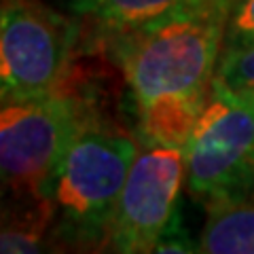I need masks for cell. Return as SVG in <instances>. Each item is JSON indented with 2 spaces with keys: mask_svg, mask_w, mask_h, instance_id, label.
<instances>
[{
  "mask_svg": "<svg viewBox=\"0 0 254 254\" xmlns=\"http://www.w3.org/2000/svg\"><path fill=\"white\" fill-rule=\"evenodd\" d=\"M227 9L197 0L98 47L125 78L140 140L185 148L225 51Z\"/></svg>",
  "mask_w": 254,
  "mask_h": 254,
  "instance_id": "obj_1",
  "label": "cell"
},
{
  "mask_svg": "<svg viewBox=\"0 0 254 254\" xmlns=\"http://www.w3.org/2000/svg\"><path fill=\"white\" fill-rule=\"evenodd\" d=\"M140 148L138 136L93 108L81 129L34 189L51 216L55 242L76 250H104L119 197Z\"/></svg>",
  "mask_w": 254,
  "mask_h": 254,
  "instance_id": "obj_2",
  "label": "cell"
},
{
  "mask_svg": "<svg viewBox=\"0 0 254 254\" xmlns=\"http://www.w3.org/2000/svg\"><path fill=\"white\" fill-rule=\"evenodd\" d=\"M83 26L47 0H2L0 9V102L58 93L72 83Z\"/></svg>",
  "mask_w": 254,
  "mask_h": 254,
  "instance_id": "obj_3",
  "label": "cell"
},
{
  "mask_svg": "<svg viewBox=\"0 0 254 254\" xmlns=\"http://www.w3.org/2000/svg\"><path fill=\"white\" fill-rule=\"evenodd\" d=\"M187 190L205 208L254 190V91L216 76L185 144Z\"/></svg>",
  "mask_w": 254,
  "mask_h": 254,
  "instance_id": "obj_4",
  "label": "cell"
},
{
  "mask_svg": "<svg viewBox=\"0 0 254 254\" xmlns=\"http://www.w3.org/2000/svg\"><path fill=\"white\" fill-rule=\"evenodd\" d=\"M93 108L74 83L51 95L2 104L0 170L4 185L34 193Z\"/></svg>",
  "mask_w": 254,
  "mask_h": 254,
  "instance_id": "obj_5",
  "label": "cell"
},
{
  "mask_svg": "<svg viewBox=\"0 0 254 254\" xmlns=\"http://www.w3.org/2000/svg\"><path fill=\"white\" fill-rule=\"evenodd\" d=\"M182 187H187L185 148L140 140L104 250L119 254L155 252L163 229L180 208Z\"/></svg>",
  "mask_w": 254,
  "mask_h": 254,
  "instance_id": "obj_6",
  "label": "cell"
},
{
  "mask_svg": "<svg viewBox=\"0 0 254 254\" xmlns=\"http://www.w3.org/2000/svg\"><path fill=\"white\" fill-rule=\"evenodd\" d=\"M193 2L197 0H62V6L81 21L83 49L93 51L108 38L148 26Z\"/></svg>",
  "mask_w": 254,
  "mask_h": 254,
  "instance_id": "obj_7",
  "label": "cell"
},
{
  "mask_svg": "<svg viewBox=\"0 0 254 254\" xmlns=\"http://www.w3.org/2000/svg\"><path fill=\"white\" fill-rule=\"evenodd\" d=\"M199 252L254 254V190L208 205L199 235Z\"/></svg>",
  "mask_w": 254,
  "mask_h": 254,
  "instance_id": "obj_8",
  "label": "cell"
},
{
  "mask_svg": "<svg viewBox=\"0 0 254 254\" xmlns=\"http://www.w3.org/2000/svg\"><path fill=\"white\" fill-rule=\"evenodd\" d=\"M47 229H51V220L47 216L38 220L23 218L17 222H9V225L4 222L2 235H0V252H41L45 250L43 233Z\"/></svg>",
  "mask_w": 254,
  "mask_h": 254,
  "instance_id": "obj_9",
  "label": "cell"
},
{
  "mask_svg": "<svg viewBox=\"0 0 254 254\" xmlns=\"http://www.w3.org/2000/svg\"><path fill=\"white\" fill-rule=\"evenodd\" d=\"M216 76L231 87L254 91V47H225Z\"/></svg>",
  "mask_w": 254,
  "mask_h": 254,
  "instance_id": "obj_10",
  "label": "cell"
},
{
  "mask_svg": "<svg viewBox=\"0 0 254 254\" xmlns=\"http://www.w3.org/2000/svg\"><path fill=\"white\" fill-rule=\"evenodd\" d=\"M225 47H254V0H229Z\"/></svg>",
  "mask_w": 254,
  "mask_h": 254,
  "instance_id": "obj_11",
  "label": "cell"
},
{
  "mask_svg": "<svg viewBox=\"0 0 254 254\" xmlns=\"http://www.w3.org/2000/svg\"><path fill=\"white\" fill-rule=\"evenodd\" d=\"M155 252H178V254L199 252V240H193V237H190L180 208L176 210V214H174L172 220L168 222V227L163 229V233L155 246Z\"/></svg>",
  "mask_w": 254,
  "mask_h": 254,
  "instance_id": "obj_12",
  "label": "cell"
}]
</instances>
